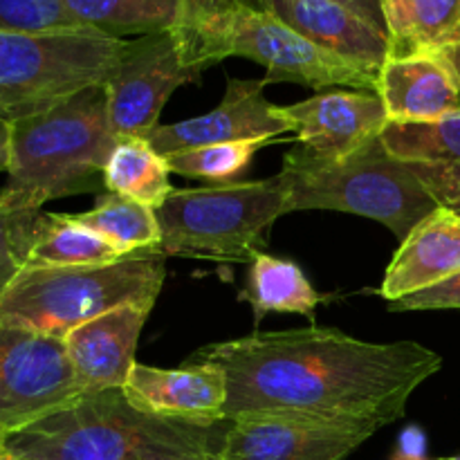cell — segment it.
<instances>
[{
  "label": "cell",
  "mask_w": 460,
  "mask_h": 460,
  "mask_svg": "<svg viewBox=\"0 0 460 460\" xmlns=\"http://www.w3.org/2000/svg\"><path fill=\"white\" fill-rule=\"evenodd\" d=\"M227 380L223 420L268 413L380 431L443 368L436 350L402 340L373 344L337 328L252 332L196 350Z\"/></svg>",
  "instance_id": "cell-1"
},
{
  "label": "cell",
  "mask_w": 460,
  "mask_h": 460,
  "mask_svg": "<svg viewBox=\"0 0 460 460\" xmlns=\"http://www.w3.org/2000/svg\"><path fill=\"white\" fill-rule=\"evenodd\" d=\"M7 184L0 191L12 202L43 209L45 202L106 191L103 169L117 137L108 124L103 85L7 121Z\"/></svg>",
  "instance_id": "cell-2"
},
{
  "label": "cell",
  "mask_w": 460,
  "mask_h": 460,
  "mask_svg": "<svg viewBox=\"0 0 460 460\" xmlns=\"http://www.w3.org/2000/svg\"><path fill=\"white\" fill-rule=\"evenodd\" d=\"M286 214L341 211L382 223L400 243L440 209L436 198L409 169L386 151L380 137L344 157H323L296 142L283 157Z\"/></svg>",
  "instance_id": "cell-3"
},
{
  "label": "cell",
  "mask_w": 460,
  "mask_h": 460,
  "mask_svg": "<svg viewBox=\"0 0 460 460\" xmlns=\"http://www.w3.org/2000/svg\"><path fill=\"white\" fill-rule=\"evenodd\" d=\"M164 259L162 252H139L106 265H27L0 295V323L66 340L119 305L153 310Z\"/></svg>",
  "instance_id": "cell-4"
},
{
  "label": "cell",
  "mask_w": 460,
  "mask_h": 460,
  "mask_svg": "<svg viewBox=\"0 0 460 460\" xmlns=\"http://www.w3.org/2000/svg\"><path fill=\"white\" fill-rule=\"evenodd\" d=\"M225 431L148 416L121 389L76 398L67 407L7 436L4 452L21 460H124L146 447L216 452Z\"/></svg>",
  "instance_id": "cell-5"
},
{
  "label": "cell",
  "mask_w": 460,
  "mask_h": 460,
  "mask_svg": "<svg viewBox=\"0 0 460 460\" xmlns=\"http://www.w3.org/2000/svg\"><path fill=\"white\" fill-rule=\"evenodd\" d=\"M155 214L164 256L250 265L268 245L265 232L286 214V189L281 175L173 189Z\"/></svg>",
  "instance_id": "cell-6"
},
{
  "label": "cell",
  "mask_w": 460,
  "mask_h": 460,
  "mask_svg": "<svg viewBox=\"0 0 460 460\" xmlns=\"http://www.w3.org/2000/svg\"><path fill=\"white\" fill-rule=\"evenodd\" d=\"M126 40L94 30L0 31V121L45 111L90 85H103Z\"/></svg>",
  "instance_id": "cell-7"
},
{
  "label": "cell",
  "mask_w": 460,
  "mask_h": 460,
  "mask_svg": "<svg viewBox=\"0 0 460 460\" xmlns=\"http://www.w3.org/2000/svg\"><path fill=\"white\" fill-rule=\"evenodd\" d=\"M227 57H243L268 70L265 84L295 81L319 90H367L376 93L377 72L313 43L272 13L245 7L229 34Z\"/></svg>",
  "instance_id": "cell-8"
},
{
  "label": "cell",
  "mask_w": 460,
  "mask_h": 460,
  "mask_svg": "<svg viewBox=\"0 0 460 460\" xmlns=\"http://www.w3.org/2000/svg\"><path fill=\"white\" fill-rule=\"evenodd\" d=\"M81 395L66 341L0 323V427L7 434Z\"/></svg>",
  "instance_id": "cell-9"
},
{
  "label": "cell",
  "mask_w": 460,
  "mask_h": 460,
  "mask_svg": "<svg viewBox=\"0 0 460 460\" xmlns=\"http://www.w3.org/2000/svg\"><path fill=\"white\" fill-rule=\"evenodd\" d=\"M202 70L184 63L173 31L126 40L119 63L103 84L112 135L146 137L157 126L171 94L200 81Z\"/></svg>",
  "instance_id": "cell-10"
},
{
  "label": "cell",
  "mask_w": 460,
  "mask_h": 460,
  "mask_svg": "<svg viewBox=\"0 0 460 460\" xmlns=\"http://www.w3.org/2000/svg\"><path fill=\"white\" fill-rule=\"evenodd\" d=\"M377 431L290 416L229 420L216 460H346Z\"/></svg>",
  "instance_id": "cell-11"
},
{
  "label": "cell",
  "mask_w": 460,
  "mask_h": 460,
  "mask_svg": "<svg viewBox=\"0 0 460 460\" xmlns=\"http://www.w3.org/2000/svg\"><path fill=\"white\" fill-rule=\"evenodd\" d=\"M265 85L263 79H227L223 102L214 111L178 124H157L146 139L164 157L214 144L279 139L290 130L265 99Z\"/></svg>",
  "instance_id": "cell-12"
},
{
  "label": "cell",
  "mask_w": 460,
  "mask_h": 460,
  "mask_svg": "<svg viewBox=\"0 0 460 460\" xmlns=\"http://www.w3.org/2000/svg\"><path fill=\"white\" fill-rule=\"evenodd\" d=\"M296 142L323 157H344L380 137L389 115L367 90H323L295 106H274Z\"/></svg>",
  "instance_id": "cell-13"
},
{
  "label": "cell",
  "mask_w": 460,
  "mask_h": 460,
  "mask_svg": "<svg viewBox=\"0 0 460 460\" xmlns=\"http://www.w3.org/2000/svg\"><path fill=\"white\" fill-rule=\"evenodd\" d=\"M121 391L148 416L207 427L225 422L227 380L216 364L187 359L180 368H157L137 362Z\"/></svg>",
  "instance_id": "cell-14"
},
{
  "label": "cell",
  "mask_w": 460,
  "mask_h": 460,
  "mask_svg": "<svg viewBox=\"0 0 460 460\" xmlns=\"http://www.w3.org/2000/svg\"><path fill=\"white\" fill-rule=\"evenodd\" d=\"M151 308L119 305L81 323L66 337L67 358L84 395L124 389L135 367V350Z\"/></svg>",
  "instance_id": "cell-15"
},
{
  "label": "cell",
  "mask_w": 460,
  "mask_h": 460,
  "mask_svg": "<svg viewBox=\"0 0 460 460\" xmlns=\"http://www.w3.org/2000/svg\"><path fill=\"white\" fill-rule=\"evenodd\" d=\"M376 93L389 121H436L460 112V72L449 54L386 58Z\"/></svg>",
  "instance_id": "cell-16"
},
{
  "label": "cell",
  "mask_w": 460,
  "mask_h": 460,
  "mask_svg": "<svg viewBox=\"0 0 460 460\" xmlns=\"http://www.w3.org/2000/svg\"><path fill=\"white\" fill-rule=\"evenodd\" d=\"M313 43L380 72L389 58V39L382 30L335 0H250Z\"/></svg>",
  "instance_id": "cell-17"
},
{
  "label": "cell",
  "mask_w": 460,
  "mask_h": 460,
  "mask_svg": "<svg viewBox=\"0 0 460 460\" xmlns=\"http://www.w3.org/2000/svg\"><path fill=\"white\" fill-rule=\"evenodd\" d=\"M382 142L440 207L460 214V112L436 121H386Z\"/></svg>",
  "instance_id": "cell-18"
},
{
  "label": "cell",
  "mask_w": 460,
  "mask_h": 460,
  "mask_svg": "<svg viewBox=\"0 0 460 460\" xmlns=\"http://www.w3.org/2000/svg\"><path fill=\"white\" fill-rule=\"evenodd\" d=\"M456 272H460V214L440 207L400 243L377 292L394 304Z\"/></svg>",
  "instance_id": "cell-19"
},
{
  "label": "cell",
  "mask_w": 460,
  "mask_h": 460,
  "mask_svg": "<svg viewBox=\"0 0 460 460\" xmlns=\"http://www.w3.org/2000/svg\"><path fill=\"white\" fill-rule=\"evenodd\" d=\"M389 58L452 54L460 45V0H380Z\"/></svg>",
  "instance_id": "cell-20"
},
{
  "label": "cell",
  "mask_w": 460,
  "mask_h": 460,
  "mask_svg": "<svg viewBox=\"0 0 460 460\" xmlns=\"http://www.w3.org/2000/svg\"><path fill=\"white\" fill-rule=\"evenodd\" d=\"M250 0H178L173 36L184 63L205 72L227 58V43L236 18Z\"/></svg>",
  "instance_id": "cell-21"
},
{
  "label": "cell",
  "mask_w": 460,
  "mask_h": 460,
  "mask_svg": "<svg viewBox=\"0 0 460 460\" xmlns=\"http://www.w3.org/2000/svg\"><path fill=\"white\" fill-rule=\"evenodd\" d=\"M241 299L252 305L254 323L259 326L268 313H296L313 319L314 308L322 305L323 296L314 290L295 261L277 259L263 252L250 263Z\"/></svg>",
  "instance_id": "cell-22"
},
{
  "label": "cell",
  "mask_w": 460,
  "mask_h": 460,
  "mask_svg": "<svg viewBox=\"0 0 460 460\" xmlns=\"http://www.w3.org/2000/svg\"><path fill=\"white\" fill-rule=\"evenodd\" d=\"M169 175V160L146 137H121L103 169V187L157 211L173 191Z\"/></svg>",
  "instance_id": "cell-23"
},
{
  "label": "cell",
  "mask_w": 460,
  "mask_h": 460,
  "mask_svg": "<svg viewBox=\"0 0 460 460\" xmlns=\"http://www.w3.org/2000/svg\"><path fill=\"white\" fill-rule=\"evenodd\" d=\"M75 218L111 243L119 256L160 252L162 232L155 209L119 193L103 191L93 209L75 214Z\"/></svg>",
  "instance_id": "cell-24"
},
{
  "label": "cell",
  "mask_w": 460,
  "mask_h": 460,
  "mask_svg": "<svg viewBox=\"0 0 460 460\" xmlns=\"http://www.w3.org/2000/svg\"><path fill=\"white\" fill-rule=\"evenodd\" d=\"M66 7L88 30L128 40L173 30L178 0H66Z\"/></svg>",
  "instance_id": "cell-25"
},
{
  "label": "cell",
  "mask_w": 460,
  "mask_h": 460,
  "mask_svg": "<svg viewBox=\"0 0 460 460\" xmlns=\"http://www.w3.org/2000/svg\"><path fill=\"white\" fill-rule=\"evenodd\" d=\"M124 259L99 234L70 214L43 211L30 265H106Z\"/></svg>",
  "instance_id": "cell-26"
},
{
  "label": "cell",
  "mask_w": 460,
  "mask_h": 460,
  "mask_svg": "<svg viewBox=\"0 0 460 460\" xmlns=\"http://www.w3.org/2000/svg\"><path fill=\"white\" fill-rule=\"evenodd\" d=\"M270 144H277V139L214 144V146L173 153L166 160H169L171 173L184 175V178L209 180L214 184H232L241 182V175L250 169L256 153Z\"/></svg>",
  "instance_id": "cell-27"
},
{
  "label": "cell",
  "mask_w": 460,
  "mask_h": 460,
  "mask_svg": "<svg viewBox=\"0 0 460 460\" xmlns=\"http://www.w3.org/2000/svg\"><path fill=\"white\" fill-rule=\"evenodd\" d=\"M43 209L16 205L0 191V295L30 265Z\"/></svg>",
  "instance_id": "cell-28"
},
{
  "label": "cell",
  "mask_w": 460,
  "mask_h": 460,
  "mask_svg": "<svg viewBox=\"0 0 460 460\" xmlns=\"http://www.w3.org/2000/svg\"><path fill=\"white\" fill-rule=\"evenodd\" d=\"M81 25L66 0H0V31L9 34H45V31H81Z\"/></svg>",
  "instance_id": "cell-29"
},
{
  "label": "cell",
  "mask_w": 460,
  "mask_h": 460,
  "mask_svg": "<svg viewBox=\"0 0 460 460\" xmlns=\"http://www.w3.org/2000/svg\"><path fill=\"white\" fill-rule=\"evenodd\" d=\"M391 310L402 313V310H460V272L427 290L413 292L404 299L389 304Z\"/></svg>",
  "instance_id": "cell-30"
},
{
  "label": "cell",
  "mask_w": 460,
  "mask_h": 460,
  "mask_svg": "<svg viewBox=\"0 0 460 460\" xmlns=\"http://www.w3.org/2000/svg\"><path fill=\"white\" fill-rule=\"evenodd\" d=\"M142 460H216L211 449H184V447H146L139 449Z\"/></svg>",
  "instance_id": "cell-31"
},
{
  "label": "cell",
  "mask_w": 460,
  "mask_h": 460,
  "mask_svg": "<svg viewBox=\"0 0 460 460\" xmlns=\"http://www.w3.org/2000/svg\"><path fill=\"white\" fill-rule=\"evenodd\" d=\"M335 3L344 4V7L353 9L355 13H359L362 18H367L371 25H376L377 30H385V16H382V4L380 0H335Z\"/></svg>",
  "instance_id": "cell-32"
},
{
  "label": "cell",
  "mask_w": 460,
  "mask_h": 460,
  "mask_svg": "<svg viewBox=\"0 0 460 460\" xmlns=\"http://www.w3.org/2000/svg\"><path fill=\"white\" fill-rule=\"evenodd\" d=\"M9 166V130L7 124L0 121V171H7Z\"/></svg>",
  "instance_id": "cell-33"
},
{
  "label": "cell",
  "mask_w": 460,
  "mask_h": 460,
  "mask_svg": "<svg viewBox=\"0 0 460 460\" xmlns=\"http://www.w3.org/2000/svg\"><path fill=\"white\" fill-rule=\"evenodd\" d=\"M394 460H425V458H420V456H411V454H404V452H395Z\"/></svg>",
  "instance_id": "cell-34"
},
{
  "label": "cell",
  "mask_w": 460,
  "mask_h": 460,
  "mask_svg": "<svg viewBox=\"0 0 460 460\" xmlns=\"http://www.w3.org/2000/svg\"><path fill=\"white\" fill-rule=\"evenodd\" d=\"M7 431H4L3 429V427H0V454H3L4 452V443H7Z\"/></svg>",
  "instance_id": "cell-35"
},
{
  "label": "cell",
  "mask_w": 460,
  "mask_h": 460,
  "mask_svg": "<svg viewBox=\"0 0 460 460\" xmlns=\"http://www.w3.org/2000/svg\"><path fill=\"white\" fill-rule=\"evenodd\" d=\"M449 57H452V61L456 63V67H458V72H460V45H458L456 49H454L452 54H449Z\"/></svg>",
  "instance_id": "cell-36"
},
{
  "label": "cell",
  "mask_w": 460,
  "mask_h": 460,
  "mask_svg": "<svg viewBox=\"0 0 460 460\" xmlns=\"http://www.w3.org/2000/svg\"><path fill=\"white\" fill-rule=\"evenodd\" d=\"M0 460H21V458H16V456H12V454L3 452V454H0Z\"/></svg>",
  "instance_id": "cell-37"
},
{
  "label": "cell",
  "mask_w": 460,
  "mask_h": 460,
  "mask_svg": "<svg viewBox=\"0 0 460 460\" xmlns=\"http://www.w3.org/2000/svg\"><path fill=\"white\" fill-rule=\"evenodd\" d=\"M124 460H142V458H139V454H137V452H130L128 456H126Z\"/></svg>",
  "instance_id": "cell-38"
},
{
  "label": "cell",
  "mask_w": 460,
  "mask_h": 460,
  "mask_svg": "<svg viewBox=\"0 0 460 460\" xmlns=\"http://www.w3.org/2000/svg\"><path fill=\"white\" fill-rule=\"evenodd\" d=\"M445 460H460V456L458 458H445Z\"/></svg>",
  "instance_id": "cell-39"
},
{
  "label": "cell",
  "mask_w": 460,
  "mask_h": 460,
  "mask_svg": "<svg viewBox=\"0 0 460 460\" xmlns=\"http://www.w3.org/2000/svg\"><path fill=\"white\" fill-rule=\"evenodd\" d=\"M440 460H445V458H440Z\"/></svg>",
  "instance_id": "cell-40"
}]
</instances>
